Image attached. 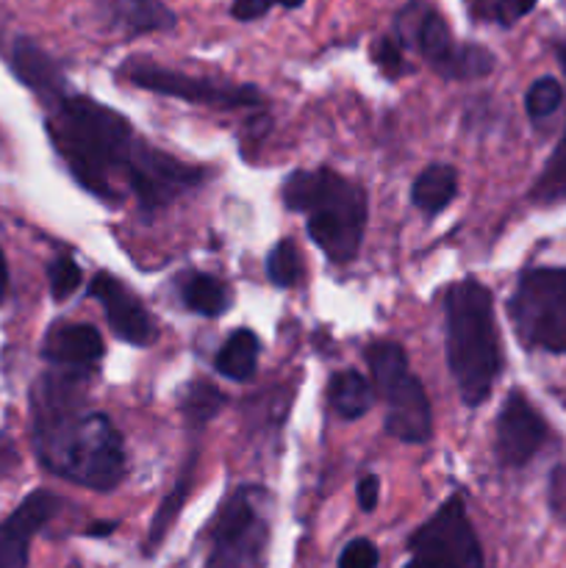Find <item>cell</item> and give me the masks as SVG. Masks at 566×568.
<instances>
[{
	"instance_id": "6da1fadb",
	"label": "cell",
	"mask_w": 566,
	"mask_h": 568,
	"mask_svg": "<svg viewBox=\"0 0 566 568\" xmlns=\"http://www.w3.org/2000/svg\"><path fill=\"white\" fill-rule=\"evenodd\" d=\"M33 442L53 475L94 491L125 477V449L103 414H83V372H48L33 392Z\"/></svg>"
},
{
	"instance_id": "7a4b0ae2",
	"label": "cell",
	"mask_w": 566,
	"mask_h": 568,
	"mask_svg": "<svg viewBox=\"0 0 566 568\" xmlns=\"http://www.w3.org/2000/svg\"><path fill=\"white\" fill-rule=\"evenodd\" d=\"M48 133L78 183L100 200L114 203L111 178L114 172L125 175L128 159L139 142L131 122L98 100L64 94L48 120Z\"/></svg>"
},
{
	"instance_id": "3957f363",
	"label": "cell",
	"mask_w": 566,
	"mask_h": 568,
	"mask_svg": "<svg viewBox=\"0 0 566 568\" xmlns=\"http://www.w3.org/2000/svg\"><path fill=\"white\" fill-rule=\"evenodd\" d=\"M447 364L469 408L486 403L499 375V342L492 292L477 281L453 283L444 294Z\"/></svg>"
},
{
	"instance_id": "277c9868",
	"label": "cell",
	"mask_w": 566,
	"mask_h": 568,
	"mask_svg": "<svg viewBox=\"0 0 566 568\" xmlns=\"http://www.w3.org/2000/svg\"><path fill=\"white\" fill-rule=\"evenodd\" d=\"M289 211L309 216V236L336 264L358 255L366 227V197L361 186L333 170H297L281 189Z\"/></svg>"
},
{
	"instance_id": "5b68a950",
	"label": "cell",
	"mask_w": 566,
	"mask_h": 568,
	"mask_svg": "<svg viewBox=\"0 0 566 568\" xmlns=\"http://www.w3.org/2000/svg\"><path fill=\"white\" fill-rule=\"evenodd\" d=\"M366 364L386 403V433L405 444H425L433 436V414L420 377L411 375L403 347L375 342L366 349Z\"/></svg>"
},
{
	"instance_id": "8992f818",
	"label": "cell",
	"mask_w": 566,
	"mask_h": 568,
	"mask_svg": "<svg viewBox=\"0 0 566 568\" xmlns=\"http://www.w3.org/2000/svg\"><path fill=\"white\" fill-rule=\"evenodd\" d=\"M397 42L416 50L438 75L453 81H469L492 72L494 55L477 44H455L449 28L431 6L408 3L394 17Z\"/></svg>"
},
{
	"instance_id": "52a82bcc",
	"label": "cell",
	"mask_w": 566,
	"mask_h": 568,
	"mask_svg": "<svg viewBox=\"0 0 566 568\" xmlns=\"http://www.w3.org/2000/svg\"><path fill=\"white\" fill-rule=\"evenodd\" d=\"M508 314L527 347L566 353V270L525 272Z\"/></svg>"
},
{
	"instance_id": "ba28073f",
	"label": "cell",
	"mask_w": 566,
	"mask_h": 568,
	"mask_svg": "<svg viewBox=\"0 0 566 568\" xmlns=\"http://www.w3.org/2000/svg\"><path fill=\"white\" fill-rule=\"evenodd\" d=\"M264 491L247 486L233 491L220 508L211 530L205 568H261L266 549V519L261 514Z\"/></svg>"
},
{
	"instance_id": "9c48e42d",
	"label": "cell",
	"mask_w": 566,
	"mask_h": 568,
	"mask_svg": "<svg viewBox=\"0 0 566 568\" xmlns=\"http://www.w3.org/2000/svg\"><path fill=\"white\" fill-rule=\"evenodd\" d=\"M411 552L422 568H483V549L464 499L449 497L411 536Z\"/></svg>"
},
{
	"instance_id": "30bf717a",
	"label": "cell",
	"mask_w": 566,
	"mask_h": 568,
	"mask_svg": "<svg viewBox=\"0 0 566 568\" xmlns=\"http://www.w3.org/2000/svg\"><path fill=\"white\" fill-rule=\"evenodd\" d=\"M122 75L139 89L166 94V98L186 100V103L214 105V109H244L259 105L261 92L250 83H225L203 75H186V72L164 70L159 64H125Z\"/></svg>"
},
{
	"instance_id": "8fae6325",
	"label": "cell",
	"mask_w": 566,
	"mask_h": 568,
	"mask_svg": "<svg viewBox=\"0 0 566 568\" xmlns=\"http://www.w3.org/2000/svg\"><path fill=\"white\" fill-rule=\"evenodd\" d=\"M125 178L142 211L153 214V211L164 209L172 200L181 197L183 192L198 186L203 181V170L183 164V161L172 159V155L161 153L150 144L137 142L131 159H128Z\"/></svg>"
},
{
	"instance_id": "7c38bea8",
	"label": "cell",
	"mask_w": 566,
	"mask_h": 568,
	"mask_svg": "<svg viewBox=\"0 0 566 568\" xmlns=\"http://www.w3.org/2000/svg\"><path fill=\"white\" fill-rule=\"evenodd\" d=\"M89 297L103 305V314L117 338L133 344V347H150L159 336L153 316L144 311L137 294L122 286L109 272H98L89 283Z\"/></svg>"
},
{
	"instance_id": "4fadbf2b",
	"label": "cell",
	"mask_w": 566,
	"mask_h": 568,
	"mask_svg": "<svg viewBox=\"0 0 566 568\" xmlns=\"http://www.w3.org/2000/svg\"><path fill=\"white\" fill-rule=\"evenodd\" d=\"M547 442V425L525 399L514 392L505 399L497 419V458L503 466H525Z\"/></svg>"
},
{
	"instance_id": "5bb4252c",
	"label": "cell",
	"mask_w": 566,
	"mask_h": 568,
	"mask_svg": "<svg viewBox=\"0 0 566 568\" xmlns=\"http://www.w3.org/2000/svg\"><path fill=\"white\" fill-rule=\"evenodd\" d=\"M61 499L50 491H33L20 508L0 521V568H26L33 536L59 514Z\"/></svg>"
},
{
	"instance_id": "9a60e30c",
	"label": "cell",
	"mask_w": 566,
	"mask_h": 568,
	"mask_svg": "<svg viewBox=\"0 0 566 568\" xmlns=\"http://www.w3.org/2000/svg\"><path fill=\"white\" fill-rule=\"evenodd\" d=\"M42 358L59 369L83 372L103 358V336L92 325L81 322H59L48 331L42 342Z\"/></svg>"
},
{
	"instance_id": "2e32d148",
	"label": "cell",
	"mask_w": 566,
	"mask_h": 568,
	"mask_svg": "<svg viewBox=\"0 0 566 568\" xmlns=\"http://www.w3.org/2000/svg\"><path fill=\"white\" fill-rule=\"evenodd\" d=\"M14 70L17 75L22 78V83H28L39 98L53 100V103H59V100L64 98V78H61L59 67H55V61L50 59L44 50H39L37 44L26 42V39L17 42Z\"/></svg>"
},
{
	"instance_id": "e0dca14e",
	"label": "cell",
	"mask_w": 566,
	"mask_h": 568,
	"mask_svg": "<svg viewBox=\"0 0 566 568\" xmlns=\"http://www.w3.org/2000/svg\"><path fill=\"white\" fill-rule=\"evenodd\" d=\"M111 26L125 33L170 31L175 28V14L161 0H109Z\"/></svg>"
},
{
	"instance_id": "ac0fdd59",
	"label": "cell",
	"mask_w": 566,
	"mask_h": 568,
	"mask_svg": "<svg viewBox=\"0 0 566 568\" xmlns=\"http://www.w3.org/2000/svg\"><path fill=\"white\" fill-rule=\"evenodd\" d=\"M455 192H458V172L447 164H433L416 175L414 186H411V200L416 209L433 216L442 214L453 203Z\"/></svg>"
},
{
	"instance_id": "d6986e66",
	"label": "cell",
	"mask_w": 566,
	"mask_h": 568,
	"mask_svg": "<svg viewBox=\"0 0 566 568\" xmlns=\"http://www.w3.org/2000/svg\"><path fill=\"white\" fill-rule=\"evenodd\" d=\"M327 397H331L333 410L344 419H358L366 410L372 408V386L364 375H358L355 369L336 372L327 386Z\"/></svg>"
},
{
	"instance_id": "ffe728a7",
	"label": "cell",
	"mask_w": 566,
	"mask_h": 568,
	"mask_svg": "<svg viewBox=\"0 0 566 568\" xmlns=\"http://www.w3.org/2000/svg\"><path fill=\"white\" fill-rule=\"evenodd\" d=\"M181 297L189 311L200 316H222L231 305V292L222 281L214 275H203V272H192L183 277Z\"/></svg>"
},
{
	"instance_id": "44dd1931",
	"label": "cell",
	"mask_w": 566,
	"mask_h": 568,
	"mask_svg": "<svg viewBox=\"0 0 566 568\" xmlns=\"http://www.w3.org/2000/svg\"><path fill=\"white\" fill-rule=\"evenodd\" d=\"M216 372L228 381H247L259 366V338L253 331H236L214 358Z\"/></svg>"
},
{
	"instance_id": "7402d4cb",
	"label": "cell",
	"mask_w": 566,
	"mask_h": 568,
	"mask_svg": "<svg viewBox=\"0 0 566 568\" xmlns=\"http://www.w3.org/2000/svg\"><path fill=\"white\" fill-rule=\"evenodd\" d=\"M530 197L542 205L560 203V200H566V133H564V139L558 142V148H555V153L549 155L544 172L538 175Z\"/></svg>"
},
{
	"instance_id": "603a6c76",
	"label": "cell",
	"mask_w": 566,
	"mask_h": 568,
	"mask_svg": "<svg viewBox=\"0 0 566 568\" xmlns=\"http://www.w3.org/2000/svg\"><path fill=\"white\" fill-rule=\"evenodd\" d=\"M222 405H225V397L209 381L192 383V386H186V392L181 397V410L192 425H205L209 419H214L222 410Z\"/></svg>"
},
{
	"instance_id": "cb8c5ba5",
	"label": "cell",
	"mask_w": 566,
	"mask_h": 568,
	"mask_svg": "<svg viewBox=\"0 0 566 568\" xmlns=\"http://www.w3.org/2000/svg\"><path fill=\"white\" fill-rule=\"evenodd\" d=\"M189 486H192V466H186V469H183V475L178 477V483H175V494H170V497L164 499V505L159 508V514H155L153 525H150L148 555H153V549L159 547L161 541H164L166 530L172 527V521H175L178 510H181V505H183V499H186Z\"/></svg>"
},
{
	"instance_id": "d4e9b609",
	"label": "cell",
	"mask_w": 566,
	"mask_h": 568,
	"mask_svg": "<svg viewBox=\"0 0 566 568\" xmlns=\"http://www.w3.org/2000/svg\"><path fill=\"white\" fill-rule=\"evenodd\" d=\"M266 275H270V281L275 283V286L283 288L294 286V283L300 281L303 266H300V253L297 247H294L292 239H281V242L270 250V255H266Z\"/></svg>"
},
{
	"instance_id": "484cf974",
	"label": "cell",
	"mask_w": 566,
	"mask_h": 568,
	"mask_svg": "<svg viewBox=\"0 0 566 568\" xmlns=\"http://www.w3.org/2000/svg\"><path fill=\"white\" fill-rule=\"evenodd\" d=\"M564 103V87L555 78H538L530 89H527L525 109L530 120H544V116L555 114Z\"/></svg>"
},
{
	"instance_id": "4316f807",
	"label": "cell",
	"mask_w": 566,
	"mask_h": 568,
	"mask_svg": "<svg viewBox=\"0 0 566 568\" xmlns=\"http://www.w3.org/2000/svg\"><path fill=\"white\" fill-rule=\"evenodd\" d=\"M472 14L481 20H494L499 26H514L536 6V0H469Z\"/></svg>"
},
{
	"instance_id": "83f0119b",
	"label": "cell",
	"mask_w": 566,
	"mask_h": 568,
	"mask_svg": "<svg viewBox=\"0 0 566 568\" xmlns=\"http://www.w3.org/2000/svg\"><path fill=\"white\" fill-rule=\"evenodd\" d=\"M48 281L53 300L61 303V300H67L78 286H81V270H78L75 261L61 255V258H55L53 264L48 266Z\"/></svg>"
},
{
	"instance_id": "f1b7e54d",
	"label": "cell",
	"mask_w": 566,
	"mask_h": 568,
	"mask_svg": "<svg viewBox=\"0 0 566 568\" xmlns=\"http://www.w3.org/2000/svg\"><path fill=\"white\" fill-rule=\"evenodd\" d=\"M338 568H377V549L366 538H355L344 547Z\"/></svg>"
},
{
	"instance_id": "f546056e",
	"label": "cell",
	"mask_w": 566,
	"mask_h": 568,
	"mask_svg": "<svg viewBox=\"0 0 566 568\" xmlns=\"http://www.w3.org/2000/svg\"><path fill=\"white\" fill-rule=\"evenodd\" d=\"M372 59L377 61V67H381L386 75L400 78L405 72L403 53H400V44L394 42V39H377V44L372 48Z\"/></svg>"
},
{
	"instance_id": "4dcf8cb0",
	"label": "cell",
	"mask_w": 566,
	"mask_h": 568,
	"mask_svg": "<svg viewBox=\"0 0 566 568\" xmlns=\"http://www.w3.org/2000/svg\"><path fill=\"white\" fill-rule=\"evenodd\" d=\"M303 3V0H236L233 3V17L236 20H259V17H264L266 11L272 9V6H283V9H297V6Z\"/></svg>"
},
{
	"instance_id": "1f68e13d",
	"label": "cell",
	"mask_w": 566,
	"mask_h": 568,
	"mask_svg": "<svg viewBox=\"0 0 566 568\" xmlns=\"http://www.w3.org/2000/svg\"><path fill=\"white\" fill-rule=\"evenodd\" d=\"M377 497H381V480L375 475H366L364 480L358 483V505L361 510H375L377 508Z\"/></svg>"
},
{
	"instance_id": "d6a6232c",
	"label": "cell",
	"mask_w": 566,
	"mask_h": 568,
	"mask_svg": "<svg viewBox=\"0 0 566 568\" xmlns=\"http://www.w3.org/2000/svg\"><path fill=\"white\" fill-rule=\"evenodd\" d=\"M6 292H9V266H6L3 250H0V303H3Z\"/></svg>"
},
{
	"instance_id": "836d02e7",
	"label": "cell",
	"mask_w": 566,
	"mask_h": 568,
	"mask_svg": "<svg viewBox=\"0 0 566 568\" xmlns=\"http://www.w3.org/2000/svg\"><path fill=\"white\" fill-rule=\"evenodd\" d=\"M114 527H117V525H94L89 532H92V536H109V532L114 530Z\"/></svg>"
},
{
	"instance_id": "e575fe53",
	"label": "cell",
	"mask_w": 566,
	"mask_h": 568,
	"mask_svg": "<svg viewBox=\"0 0 566 568\" xmlns=\"http://www.w3.org/2000/svg\"><path fill=\"white\" fill-rule=\"evenodd\" d=\"M405 568H422L420 564H416V560H414V564H408V566H405Z\"/></svg>"
}]
</instances>
